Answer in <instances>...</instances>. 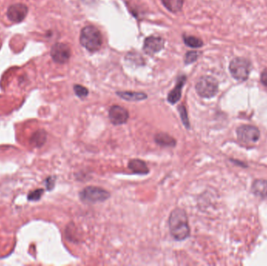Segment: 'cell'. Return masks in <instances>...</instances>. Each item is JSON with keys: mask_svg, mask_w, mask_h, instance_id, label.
I'll return each instance as SVG.
<instances>
[{"mask_svg": "<svg viewBox=\"0 0 267 266\" xmlns=\"http://www.w3.org/2000/svg\"><path fill=\"white\" fill-rule=\"evenodd\" d=\"M169 229L171 236L176 241L182 242L190 235L189 218L186 212L177 208L171 212L169 217Z\"/></svg>", "mask_w": 267, "mask_h": 266, "instance_id": "6da1fadb", "label": "cell"}, {"mask_svg": "<svg viewBox=\"0 0 267 266\" xmlns=\"http://www.w3.org/2000/svg\"><path fill=\"white\" fill-rule=\"evenodd\" d=\"M80 42L89 52H97L102 47V35L97 27L86 26L81 30Z\"/></svg>", "mask_w": 267, "mask_h": 266, "instance_id": "7a4b0ae2", "label": "cell"}, {"mask_svg": "<svg viewBox=\"0 0 267 266\" xmlns=\"http://www.w3.org/2000/svg\"><path fill=\"white\" fill-rule=\"evenodd\" d=\"M79 195L83 202L87 204H96L103 202L109 199L110 193L106 190L99 187L89 186L84 188L80 192Z\"/></svg>", "mask_w": 267, "mask_h": 266, "instance_id": "3957f363", "label": "cell"}, {"mask_svg": "<svg viewBox=\"0 0 267 266\" xmlns=\"http://www.w3.org/2000/svg\"><path fill=\"white\" fill-rule=\"evenodd\" d=\"M219 84L217 79L210 76L200 77L196 83L195 90L202 98H210L218 94Z\"/></svg>", "mask_w": 267, "mask_h": 266, "instance_id": "277c9868", "label": "cell"}, {"mask_svg": "<svg viewBox=\"0 0 267 266\" xmlns=\"http://www.w3.org/2000/svg\"><path fill=\"white\" fill-rule=\"evenodd\" d=\"M230 73L237 81H244L248 78L251 71V63L245 58H235L229 66Z\"/></svg>", "mask_w": 267, "mask_h": 266, "instance_id": "5b68a950", "label": "cell"}, {"mask_svg": "<svg viewBox=\"0 0 267 266\" xmlns=\"http://www.w3.org/2000/svg\"><path fill=\"white\" fill-rule=\"evenodd\" d=\"M238 138L241 142L246 144L255 143L260 137V130L257 127L251 125H243L238 130Z\"/></svg>", "mask_w": 267, "mask_h": 266, "instance_id": "8992f818", "label": "cell"}, {"mask_svg": "<svg viewBox=\"0 0 267 266\" xmlns=\"http://www.w3.org/2000/svg\"><path fill=\"white\" fill-rule=\"evenodd\" d=\"M50 54L54 62L64 64L70 60L72 56V50L67 44L56 43L51 48Z\"/></svg>", "mask_w": 267, "mask_h": 266, "instance_id": "52a82bcc", "label": "cell"}, {"mask_svg": "<svg viewBox=\"0 0 267 266\" xmlns=\"http://www.w3.org/2000/svg\"><path fill=\"white\" fill-rule=\"evenodd\" d=\"M109 118L116 126L125 124L129 119V113L125 108L120 105H113L109 110Z\"/></svg>", "mask_w": 267, "mask_h": 266, "instance_id": "ba28073f", "label": "cell"}, {"mask_svg": "<svg viewBox=\"0 0 267 266\" xmlns=\"http://www.w3.org/2000/svg\"><path fill=\"white\" fill-rule=\"evenodd\" d=\"M164 39L159 36H150L146 38L143 45V49L146 54L152 56L160 52L164 48Z\"/></svg>", "mask_w": 267, "mask_h": 266, "instance_id": "9c48e42d", "label": "cell"}, {"mask_svg": "<svg viewBox=\"0 0 267 266\" xmlns=\"http://www.w3.org/2000/svg\"><path fill=\"white\" fill-rule=\"evenodd\" d=\"M27 12H28V9L24 4H14L8 9L7 18L13 22L19 23L26 18Z\"/></svg>", "mask_w": 267, "mask_h": 266, "instance_id": "30bf717a", "label": "cell"}, {"mask_svg": "<svg viewBox=\"0 0 267 266\" xmlns=\"http://www.w3.org/2000/svg\"><path fill=\"white\" fill-rule=\"evenodd\" d=\"M186 79L185 75H183L177 79V84L175 85L174 88L168 94V101L170 103L174 105L181 99L182 88L186 82Z\"/></svg>", "mask_w": 267, "mask_h": 266, "instance_id": "8fae6325", "label": "cell"}, {"mask_svg": "<svg viewBox=\"0 0 267 266\" xmlns=\"http://www.w3.org/2000/svg\"><path fill=\"white\" fill-rule=\"evenodd\" d=\"M128 168L135 174L146 175L149 172L147 165L141 159H131L128 163Z\"/></svg>", "mask_w": 267, "mask_h": 266, "instance_id": "7c38bea8", "label": "cell"}, {"mask_svg": "<svg viewBox=\"0 0 267 266\" xmlns=\"http://www.w3.org/2000/svg\"><path fill=\"white\" fill-rule=\"evenodd\" d=\"M156 143L161 147H175L177 145V141L173 137L167 133H158L154 137Z\"/></svg>", "mask_w": 267, "mask_h": 266, "instance_id": "4fadbf2b", "label": "cell"}, {"mask_svg": "<svg viewBox=\"0 0 267 266\" xmlns=\"http://www.w3.org/2000/svg\"><path fill=\"white\" fill-rule=\"evenodd\" d=\"M119 97L128 102H139L147 98V95L143 92H117Z\"/></svg>", "mask_w": 267, "mask_h": 266, "instance_id": "5bb4252c", "label": "cell"}, {"mask_svg": "<svg viewBox=\"0 0 267 266\" xmlns=\"http://www.w3.org/2000/svg\"><path fill=\"white\" fill-rule=\"evenodd\" d=\"M252 192L258 197H267V180H257L253 183Z\"/></svg>", "mask_w": 267, "mask_h": 266, "instance_id": "9a60e30c", "label": "cell"}, {"mask_svg": "<svg viewBox=\"0 0 267 266\" xmlns=\"http://www.w3.org/2000/svg\"><path fill=\"white\" fill-rule=\"evenodd\" d=\"M162 2L169 11L176 14L182 9L184 0H162Z\"/></svg>", "mask_w": 267, "mask_h": 266, "instance_id": "2e32d148", "label": "cell"}, {"mask_svg": "<svg viewBox=\"0 0 267 266\" xmlns=\"http://www.w3.org/2000/svg\"><path fill=\"white\" fill-rule=\"evenodd\" d=\"M185 44L193 48H198L203 46V42L194 36H184Z\"/></svg>", "mask_w": 267, "mask_h": 266, "instance_id": "e0dca14e", "label": "cell"}, {"mask_svg": "<svg viewBox=\"0 0 267 266\" xmlns=\"http://www.w3.org/2000/svg\"><path fill=\"white\" fill-rule=\"evenodd\" d=\"M178 112L181 116V119L182 121L183 124L186 127L187 129L190 128V122H189V117H188V113L185 105H180L178 106Z\"/></svg>", "mask_w": 267, "mask_h": 266, "instance_id": "ac0fdd59", "label": "cell"}, {"mask_svg": "<svg viewBox=\"0 0 267 266\" xmlns=\"http://www.w3.org/2000/svg\"><path fill=\"white\" fill-rule=\"evenodd\" d=\"M73 91H74L76 96L79 98H85L89 96V90L85 87L80 85V84H75L73 86Z\"/></svg>", "mask_w": 267, "mask_h": 266, "instance_id": "d6986e66", "label": "cell"}, {"mask_svg": "<svg viewBox=\"0 0 267 266\" xmlns=\"http://www.w3.org/2000/svg\"><path fill=\"white\" fill-rule=\"evenodd\" d=\"M34 142L37 146L43 145L47 140V134L44 130H39L34 135Z\"/></svg>", "mask_w": 267, "mask_h": 266, "instance_id": "ffe728a7", "label": "cell"}, {"mask_svg": "<svg viewBox=\"0 0 267 266\" xmlns=\"http://www.w3.org/2000/svg\"><path fill=\"white\" fill-rule=\"evenodd\" d=\"M199 53L196 51H190L188 52L185 56V63L186 64H190V63H194V61L198 60Z\"/></svg>", "mask_w": 267, "mask_h": 266, "instance_id": "44dd1931", "label": "cell"}, {"mask_svg": "<svg viewBox=\"0 0 267 266\" xmlns=\"http://www.w3.org/2000/svg\"><path fill=\"white\" fill-rule=\"evenodd\" d=\"M43 189L36 190L35 192H31L28 195V200L31 201H37V200L40 199V197H42L43 193Z\"/></svg>", "mask_w": 267, "mask_h": 266, "instance_id": "7402d4cb", "label": "cell"}, {"mask_svg": "<svg viewBox=\"0 0 267 266\" xmlns=\"http://www.w3.org/2000/svg\"><path fill=\"white\" fill-rule=\"evenodd\" d=\"M261 82L262 84L265 85L266 87H267V68H266V69L262 72Z\"/></svg>", "mask_w": 267, "mask_h": 266, "instance_id": "603a6c76", "label": "cell"}, {"mask_svg": "<svg viewBox=\"0 0 267 266\" xmlns=\"http://www.w3.org/2000/svg\"><path fill=\"white\" fill-rule=\"evenodd\" d=\"M46 182H47V186L48 190H51L54 188V184H55V179L52 178V177H49Z\"/></svg>", "mask_w": 267, "mask_h": 266, "instance_id": "cb8c5ba5", "label": "cell"}]
</instances>
